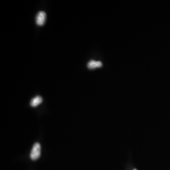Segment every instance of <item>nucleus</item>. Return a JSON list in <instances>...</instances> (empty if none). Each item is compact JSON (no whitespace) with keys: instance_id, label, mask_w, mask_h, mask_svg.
Here are the masks:
<instances>
[{"instance_id":"nucleus-1","label":"nucleus","mask_w":170,"mask_h":170,"mask_svg":"<svg viewBox=\"0 0 170 170\" xmlns=\"http://www.w3.org/2000/svg\"><path fill=\"white\" fill-rule=\"evenodd\" d=\"M41 154V145L39 143H35L33 146L30 154V159L32 160H36L39 158Z\"/></svg>"},{"instance_id":"nucleus-2","label":"nucleus","mask_w":170,"mask_h":170,"mask_svg":"<svg viewBox=\"0 0 170 170\" xmlns=\"http://www.w3.org/2000/svg\"><path fill=\"white\" fill-rule=\"evenodd\" d=\"M45 19H46V13L45 12L43 11H40L36 15V23L39 26H43L45 22Z\"/></svg>"},{"instance_id":"nucleus-3","label":"nucleus","mask_w":170,"mask_h":170,"mask_svg":"<svg viewBox=\"0 0 170 170\" xmlns=\"http://www.w3.org/2000/svg\"><path fill=\"white\" fill-rule=\"evenodd\" d=\"M88 68L90 69H94L96 68H100L102 66V63L100 61H95L94 60H91L88 62Z\"/></svg>"},{"instance_id":"nucleus-4","label":"nucleus","mask_w":170,"mask_h":170,"mask_svg":"<svg viewBox=\"0 0 170 170\" xmlns=\"http://www.w3.org/2000/svg\"><path fill=\"white\" fill-rule=\"evenodd\" d=\"M43 101L42 98L40 96H36L32 99L30 102V105L32 107L36 106L40 104Z\"/></svg>"},{"instance_id":"nucleus-5","label":"nucleus","mask_w":170,"mask_h":170,"mask_svg":"<svg viewBox=\"0 0 170 170\" xmlns=\"http://www.w3.org/2000/svg\"><path fill=\"white\" fill-rule=\"evenodd\" d=\"M136 170V169H134V170Z\"/></svg>"}]
</instances>
